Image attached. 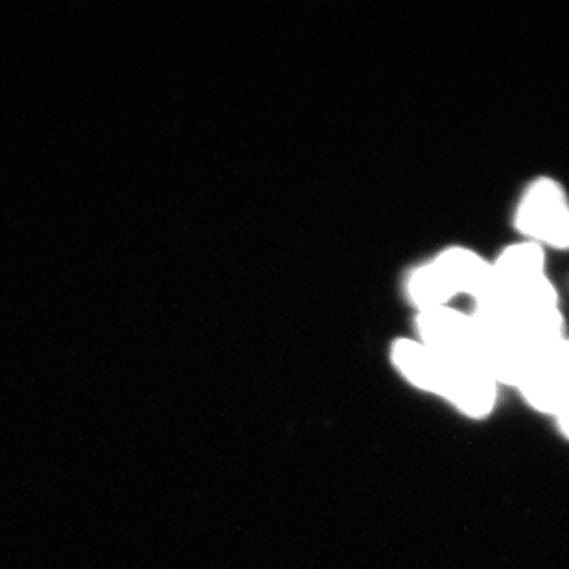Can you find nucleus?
Instances as JSON below:
<instances>
[{"label": "nucleus", "mask_w": 569, "mask_h": 569, "mask_svg": "<svg viewBox=\"0 0 569 569\" xmlns=\"http://www.w3.org/2000/svg\"><path fill=\"white\" fill-rule=\"evenodd\" d=\"M389 356L398 375L420 391L446 398L472 419L492 413L498 383L478 361L437 355L415 338L395 339Z\"/></svg>", "instance_id": "obj_1"}, {"label": "nucleus", "mask_w": 569, "mask_h": 569, "mask_svg": "<svg viewBox=\"0 0 569 569\" xmlns=\"http://www.w3.org/2000/svg\"><path fill=\"white\" fill-rule=\"evenodd\" d=\"M515 229L526 242L543 249H569V199L559 181L538 178L516 204Z\"/></svg>", "instance_id": "obj_2"}, {"label": "nucleus", "mask_w": 569, "mask_h": 569, "mask_svg": "<svg viewBox=\"0 0 569 569\" xmlns=\"http://www.w3.org/2000/svg\"><path fill=\"white\" fill-rule=\"evenodd\" d=\"M516 387L532 409L559 417L569 403L566 339L562 343L537 350L527 361L526 371Z\"/></svg>", "instance_id": "obj_3"}, {"label": "nucleus", "mask_w": 569, "mask_h": 569, "mask_svg": "<svg viewBox=\"0 0 569 569\" xmlns=\"http://www.w3.org/2000/svg\"><path fill=\"white\" fill-rule=\"evenodd\" d=\"M415 332V339H419L420 343L437 355L481 363L478 327L472 313H465L451 307L417 312Z\"/></svg>", "instance_id": "obj_4"}, {"label": "nucleus", "mask_w": 569, "mask_h": 569, "mask_svg": "<svg viewBox=\"0 0 569 569\" xmlns=\"http://www.w3.org/2000/svg\"><path fill=\"white\" fill-rule=\"evenodd\" d=\"M450 282L456 296L472 297L473 301H483L492 290V262L473 249L450 246L431 258Z\"/></svg>", "instance_id": "obj_5"}, {"label": "nucleus", "mask_w": 569, "mask_h": 569, "mask_svg": "<svg viewBox=\"0 0 569 569\" xmlns=\"http://www.w3.org/2000/svg\"><path fill=\"white\" fill-rule=\"evenodd\" d=\"M406 296L417 312L450 307V302L457 299L456 291L451 290L450 282L446 280L433 260L411 269L406 279Z\"/></svg>", "instance_id": "obj_6"}, {"label": "nucleus", "mask_w": 569, "mask_h": 569, "mask_svg": "<svg viewBox=\"0 0 569 569\" xmlns=\"http://www.w3.org/2000/svg\"><path fill=\"white\" fill-rule=\"evenodd\" d=\"M559 419V428L562 433H565L566 437L569 439V403L568 408L562 411V413L557 417Z\"/></svg>", "instance_id": "obj_7"}, {"label": "nucleus", "mask_w": 569, "mask_h": 569, "mask_svg": "<svg viewBox=\"0 0 569 569\" xmlns=\"http://www.w3.org/2000/svg\"><path fill=\"white\" fill-rule=\"evenodd\" d=\"M566 358H568L569 363V338H566Z\"/></svg>", "instance_id": "obj_8"}]
</instances>
